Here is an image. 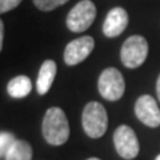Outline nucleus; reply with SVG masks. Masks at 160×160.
I'll return each mask as SVG.
<instances>
[{
	"label": "nucleus",
	"instance_id": "f257e3e1",
	"mask_svg": "<svg viewBox=\"0 0 160 160\" xmlns=\"http://www.w3.org/2000/svg\"><path fill=\"white\" fill-rule=\"evenodd\" d=\"M44 140L51 146H63L69 138V124L62 108L51 107L47 109L42 123Z\"/></svg>",
	"mask_w": 160,
	"mask_h": 160
},
{
	"label": "nucleus",
	"instance_id": "f03ea898",
	"mask_svg": "<svg viewBox=\"0 0 160 160\" xmlns=\"http://www.w3.org/2000/svg\"><path fill=\"white\" fill-rule=\"evenodd\" d=\"M82 126L86 135L91 139H99L107 132L108 115L103 104L89 102L83 109Z\"/></svg>",
	"mask_w": 160,
	"mask_h": 160
},
{
	"label": "nucleus",
	"instance_id": "7ed1b4c3",
	"mask_svg": "<svg viewBox=\"0 0 160 160\" xmlns=\"http://www.w3.org/2000/svg\"><path fill=\"white\" fill-rule=\"evenodd\" d=\"M98 89L100 95L108 102H116L122 99L126 91V82L122 72L113 67L106 68L99 76Z\"/></svg>",
	"mask_w": 160,
	"mask_h": 160
},
{
	"label": "nucleus",
	"instance_id": "20e7f679",
	"mask_svg": "<svg viewBox=\"0 0 160 160\" xmlns=\"http://www.w3.org/2000/svg\"><path fill=\"white\" fill-rule=\"evenodd\" d=\"M148 56V43L140 35L129 36L123 43L122 51H120V59L122 63L127 68H138L146 62Z\"/></svg>",
	"mask_w": 160,
	"mask_h": 160
},
{
	"label": "nucleus",
	"instance_id": "39448f33",
	"mask_svg": "<svg viewBox=\"0 0 160 160\" xmlns=\"http://www.w3.org/2000/svg\"><path fill=\"white\" fill-rule=\"evenodd\" d=\"M96 18V7L91 0H82L69 11L67 27L72 32H83L91 27Z\"/></svg>",
	"mask_w": 160,
	"mask_h": 160
},
{
	"label": "nucleus",
	"instance_id": "423d86ee",
	"mask_svg": "<svg viewBox=\"0 0 160 160\" xmlns=\"http://www.w3.org/2000/svg\"><path fill=\"white\" fill-rule=\"evenodd\" d=\"M113 144L119 156L124 160H132L139 155V140L135 131L129 126L122 124L116 128V131L113 132Z\"/></svg>",
	"mask_w": 160,
	"mask_h": 160
},
{
	"label": "nucleus",
	"instance_id": "0eeeda50",
	"mask_svg": "<svg viewBox=\"0 0 160 160\" xmlns=\"http://www.w3.org/2000/svg\"><path fill=\"white\" fill-rule=\"evenodd\" d=\"M135 115L144 126L156 128L160 126V108L149 95H142L135 103Z\"/></svg>",
	"mask_w": 160,
	"mask_h": 160
},
{
	"label": "nucleus",
	"instance_id": "6e6552de",
	"mask_svg": "<svg viewBox=\"0 0 160 160\" xmlns=\"http://www.w3.org/2000/svg\"><path fill=\"white\" fill-rule=\"evenodd\" d=\"M95 48V40L91 36H82L67 44L64 49V62L67 66H76L84 62Z\"/></svg>",
	"mask_w": 160,
	"mask_h": 160
},
{
	"label": "nucleus",
	"instance_id": "1a4fd4ad",
	"mask_svg": "<svg viewBox=\"0 0 160 160\" xmlns=\"http://www.w3.org/2000/svg\"><path fill=\"white\" fill-rule=\"evenodd\" d=\"M128 26V13L126 9L116 7L108 12L103 24V33L107 38H116L122 35Z\"/></svg>",
	"mask_w": 160,
	"mask_h": 160
},
{
	"label": "nucleus",
	"instance_id": "9d476101",
	"mask_svg": "<svg viewBox=\"0 0 160 160\" xmlns=\"http://www.w3.org/2000/svg\"><path fill=\"white\" fill-rule=\"evenodd\" d=\"M56 63L53 60H46L39 69L38 80H36V91L39 95H46L52 87V83L56 76Z\"/></svg>",
	"mask_w": 160,
	"mask_h": 160
},
{
	"label": "nucleus",
	"instance_id": "9b49d317",
	"mask_svg": "<svg viewBox=\"0 0 160 160\" xmlns=\"http://www.w3.org/2000/svg\"><path fill=\"white\" fill-rule=\"evenodd\" d=\"M31 91H32L31 79L24 76V75H19V76L11 79L7 84V92L13 99L26 98Z\"/></svg>",
	"mask_w": 160,
	"mask_h": 160
},
{
	"label": "nucleus",
	"instance_id": "f8f14e48",
	"mask_svg": "<svg viewBox=\"0 0 160 160\" xmlns=\"http://www.w3.org/2000/svg\"><path fill=\"white\" fill-rule=\"evenodd\" d=\"M4 160H32V147L26 140L16 139L8 149Z\"/></svg>",
	"mask_w": 160,
	"mask_h": 160
},
{
	"label": "nucleus",
	"instance_id": "ddd939ff",
	"mask_svg": "<svg viewBox=\"0 0 160 160\" xmlns=\"http://www.w3.org/2000/svg\"><path fill=\"white\" fill-rule=\"evenodd\" d=\"M15 142H16V138H15L13 133L7 131L0 132V159L6 158L8 149L12 147V144Z\"/></svg>",
	"mask_w": 160,
	"mask_h": 160
},
{
	"label": "nucleus",
	"instance_id": "4468645a",
	"mask_svg": "<svg viewBox=\"0 0 160 160\" xmlns=\"http://www.w3.org/2000/svg\"><path fill=\"white\" fill-rule=\"evenodd\" d=\"M68 0H33V4L38 7V9L42 11H53L55 8H58L63 4H66Z\"/></svg>",
	"mask_w": 160,
	"mask_h": 160
},
{
	"label": "nucleus",
	"instance_id": "2eb2a0df",
	"mask_svg": "<svg viewBox=\"0 0 160 160\" xmlns=\"http://www.w3.org/2000/svg\"><path fill=\"white\" fill-rule=\"evenodd\" d=\"M20 3H22V0H0V13H6L16 8Z\"/></svg>",
	"mask_w": 160,
	"mask_h": 160
},
{
	"label": "nucleus",
	"instance_id": "dca6fc26",
	"mask_svg": "<svg viewBox=\"0 0 160 160\" xmlns=\"http://www.w3.org/2000/svg\"><path fill=\"white\" fill-rule=\"evenodd\" d=\"M3 40H4V24H3V20L0 19V52H2V48H3Z\"/></svg>",
	"mask_w": 160,
	"mask_h": 160
},
{
	"label": "nucleus",
	"instance_id": "f3484780",
	"mask_svg": "<svg viewBox=\"0 0 160 160\" xmlns=\"http://www.w3.org/2000/svg\"><path fill=\"white\" fill-rule=\"evenodd\" d=\"M156 93H158V99H159V102H160V75H159L158 82H156Z\"/></svg>",
	"mask_w": 160,
	"mask_h": 160
},
{
	"label": "nucleus",
	"instance_id": "a211bd4d",
	"mask_svg": "<svg viewBox=\"0 0 160 160\" xmlns=\"http://www.w3.org/2000/svg\"><path fill=\"white\" fill-rule=\"evenodd\" d=\"M87 160H102V159H99V158H88Z\"/></svg>",
	"mask_w": 160,
	"mask_h": 160
},
{
	"label": "nucleus",
	"instance_id": "6ab92c4d",
	"mask_svg": "<svg viewBox=\"0 0 160 160\" xmlns=\"http://www.w3.org/2000/svg\"><path fill=\"white\" fill-rule=\"evenodd\" d=\"M155 160H160V153L158 155V156H156V158H155Z\"/></svg>",
	"mask_w": 160,
	"mask_h": 160
}]
</instances>
